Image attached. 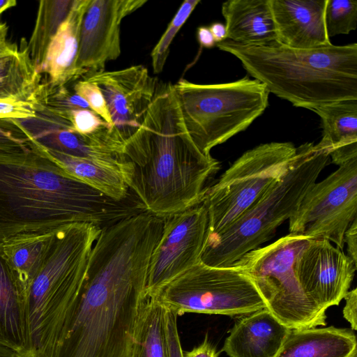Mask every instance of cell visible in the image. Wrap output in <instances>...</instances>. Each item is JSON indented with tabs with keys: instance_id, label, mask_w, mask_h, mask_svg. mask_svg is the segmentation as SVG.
Instances as JSON below:
<instances>
[{
	"instance_id": "1f68e13d",
	"label": "cell",
	"mask_w": 357,
	"mask_h": 357,
	"mask_svg": "<svg viewBox=\"0 0 357 357\" xmlns=\"http://www.w3.org/2000/svg\"><path fill=\"white\" fill-rule=\"evenodd\" d=\"M66 120L70 123L73 130L82 135H89L110 126L90 109L73 110L68 114Z\"/></svg>"
},
{
	"instance_id": "7c38bea8",
	"label": "cell",
	"mask_w": 357,
	"mask_h": 357,
	"mask_svg": "<svg viewBox=\"0 0 357 357\" xmlns=\"http://www.w3.org/2000/svg\"><path fill=\"white\" fill-rule=\"evenodd\" d=\"M208 233V213L202 202L163 218L162 234L149 264L145 292L159 294L201 261Z\"/></svg>"
},
{
	"instance_id": "e0dca14e",
	"label": "cell",
	"mask_w": 357,
	"mask_h": 357,
	"mask_svg": "<svg viewBox=\"0 0 357 357\" xmlns=\"http://www.w3.org/2000/svg\"><path fill=\"white\" fill-rule=\"evenodd\" d=\"M289 331L264 308L239 319L222 350L229 357H275Z\"/></svg>"
},
{
	"instance_id": "30bf717a",
	"label": "cell",
	"mask_w": 357,
	"mask_h": 357,
	"mask_svg": "<svg viewBox=\"0 0 357 357\" xmlns=\"http://www.w3.org/2000/svg\"><path fill=\"white\" fill-rule=\"evenodd\" d=\"M177 316L201 313L245 315L266 308L250 278L234 266L213 267L202 261L167 284L158 294Z\"/></svg>"
},
{
	"instance_id": "9c48e42d",
	"label": "cell",
	"mask_w": 357,
	"mask_h": 357,
	"mask_svg": "<svg viewBox=\"0 0 357 357\" xmlns=\"http://www.w3.org/2000/svg\"><path fill=\"white\" fill-rule=\"evenodd\" d=\"M296 148L291 142L259 144L245 152L208 187L203 199L208 213L207 238L236 222L280 177Z\"/></svg>"
},
{
	"instance_id": "7bdbcfd3",
	"label": "cell",
	"mask_w": 357,
	"mask_h": 357,
	"mask_svg": "<svg viewBox=\"0 0 357 357\" xmlns=\"http://www.w3.org/2000/svg\"><path fill=\"white\" fill-rule=\"evenodd\" d=\"M16 4L17 1L15 0H0V15Z\"/></svg>"
},
{
	"instance_id": "44dd1931",
	"label": "cell",
	"mask_w": 357,
	"mask_h": 357,
	"mask_svg": "<svg viewBox=\"0 0 357 357\" xmlns=\"http://www.w3.org/2000/svg\"><path fill=\"white\" fill-rule=\"evenodd\" d=\"M311 111L321 118L323 132L318 144L328 151L331 162L339 166L357 157V100L329 102Z\"/></svg>"
},
{
	"instance_id": "8992f818",
	"label": "cell",
	"mask_w": 357,
	"mask_h": 357,
	"mask_svg": "<svg viewBox=\"0 0 357 357\" xmlns=\"http://www.w3.org/2000/svg\"><path fill=\"white\" fill-rule=\"evenodd\" d=\"M328 151L306 142L296 148L287 170L233 224L206 238L201 261L228 267L272 238L296 211L303 197L330 163Z\"/></svg>"
},
{
	"instance_id": "f546056e",
	"label": "cell",
	"mask_w": 357,
	"mask_h": 357,
	"mask_svg": "<svg viewBox=\"0 0 357 357\" xmlns=\"http://www.w3.org/2000/svg\"><path fill=\"white\" fill-rule=\"evenodd\" d=\"M324 22L329 38L348 34L357 26V1L327 0Z\"/></svg>"
},
{
	"instance_id": "6da1fadb",
	"label": "cell",
	"mask_w": 357,
	"mask_h": 357,
	"mask_svg": "<svg viewBox=\"0 0 357 357\" xmlns=\"http://www.w3.org/2000/svg\"><path fill=\"white\" fill-rule=\"evenodd\" d=\"M163 220L148 212L101 228L54 357H130L149 264Z\"/></svg>"
},
{
	"instance_id": "603a6c76",
	"label": "cell",
	"mask_w": 357,
	"mask_h": 357,
	"mask_svg": "<svg viewBox=\"0 0 357 357\" xmlns=\"http://www.w3.org/2000/svg\"><path fill=\"white\" fill-rule=\"evenodd\" d=\"M166 306L158 294L144 291L130 357H169L165 332Z\"/></svg>"
},
{
	"instance_id": "d6a6232c",
	"label": "cell",
	"mask_w": 357,
	"mask_h": 357,
	"mask_svg": "<svg viewBox=\"0 0 357 357\" xmlns=\"http://www.w3.org/2000/svg\"><path fill=\"white\" fill-rule=\"evenodd\" d=\"M35 116L36 107L32 101L0 98V120L24 119Z\"/></svg>"
},
{
	"instance_id": "836d02e7",
	"label": "cell",
	"mask_w": 357,
	"mask_h": 357,
	"mask_svg": "<svg viewBox=\"0 0 357 357\" xmlns=\"http://www.w3.org/2000/svg\"><path fill=\"white\" fill-rule=\"evenodd\" d=\"M29 143L25 134L10 120H0V149L22 148Z\"/></svg>"
},
{
	"instance_id": "277c9868",
	"label": "cell",
	"mask_w": 357,
	"mask_h": 357,
	"mask_svg": "<svg viewBox=\"0 0 357 357\" xmlns=\"http://www.w3.org/2000/svg\"><path fill=\"white\" fill-rule=\"evenodd\" d=\"M236 57L269 93L293 105L312 109L329 102L357 100V44L301 50L278 41L243 45L216 43Z\"/></svg>"
},
{
	"instance_id": "74e56055",
	"label": "cell",
	"mask_w": 357,
	"mask_h": 357,
	"mask_svg": "<svg viewBox=\"0 0 357 357\" xmlns=\"http://www.w3.org/2000/svg\"><path fill=\"white\" fill-rule=\"evenodd\" d=\"M183 357H218L215 347L208 340L206 335L204 341L192 350L183 352Z\"/></svg>"
},
{
	"instance_id": "d6986e66",
	"label": "cell",
	"mask_w": 357,
	"mask_h": 357,
	"mask_svg": "<svg viewBox=\"0 0 357 357\" xmlns=\"http://www.w3.org/2000/svg\"><path fill=\"white\" fill-rule=\"evenodd\" d=\"M221 10L227 40L255 45L278 41L269 0H229Z\"/></svg>"
},
{
	"instance_id": "b9f144b4",
	"label": "cell",
	"mask_w": 357,
	"mask_h": 357,
	"mask_svg": "<svg viewBox=\"0 0 357 357\" xmlns=\"http://www.w3.org/2000/svg\"><path fill=\"white\" fill-rule=\"evenodd\" d=\"M0 357H20L15 350L0 344Z\"/></svg>"
},
{
	"instance_id": "f35d334b",
	"label": "cell",
	"mask_w": 357,
	"mask_h": 357,
	"mask_svg": "<svg viewBox=\"0 0 357 357\" xmlns=\"http://www.w3.org/2000/svg\"><path fill=\"white\" fill-rule=\"evenodd\" d=\"M197 36L202 47L211 48L216 45V42L208 26H202L198 27Z\"/></svg>"
},
{
	"instance_id": "5b68a950",
	"label": "cell",
	"mask_w": 357,
	"mask_h": 357,
	"mask_svg": "<svg viewBox=\"0 0 357 357\" xmlns=\"http://www.w3.org/2000/svg\"><path fill=\"white\" fill-rule=\"evenodd\" d=\"M101 228L77 222L56 230L25 290L26 343L20 357H54L77 303Z\"/></svg>"
},
{
	"instance_id": "ac0fdd59",
	"label": "cell",
	"mask_w": 357,
	"mask_h": 357,
	"mask_svg": "<svg viewBox=\"0 0 357 357\" xmlns=\"http://www.w3.org/2000/svg\"><path fill=\"white\" fill-rule=\"evenodd\" d=\"M90 0H74L70 10L60 25L46 52L40 74L50 86H67L82 77L77 63L80 29Z\"/></svg>"
},
{
	"instance_id": "ba28073f",
	"label": "cell",
	"mask_w": 357,
	"mask_h": 357,
	"mask_svg": "<svg viewBox=\"0 0 357 357\" xmlns=\"http://www.w3.org/2000/svg\"><path fill=\"white\" fill-rule=\"evenodd\" d=\"M310 239L289 234L264 247L243 255L234 266L253 282L267 309L289 329L324 326L326 311L304 294L295 262Z\"/></svg>"
},
{
	"instance_id": "e575fe53",
	"label": "cell",
	"mask_w": 357,
	"mask_h": 357,
	"mask_svg": "<svg viewBox=\"0 0 357 357\" xmlns=\"http://www.w3.org/2000/svg\"><path fill=\"white\" fill-rule=\"evenodd\" d=\"M177 314L166 307L165 322L169 357H183V349L177 327Z\"/></svg>"
},
{
	"instance_id": "f1b7e54d",
	"label": "cell",
	"mask_w": 357,
	"mask_h": 357,
	"mask_svg": "<svg viewBox=\"0 0 357 357\" xmlns=\"http://www.w3.org/2000/svg\"><path fill=\"white\" fill-rule=\"evenodd\" d=\"M199 3V0H185L181 5L151 53L154 73L158 74L162 71L174 37Z\"/></svg>"
},
{
	"instance_id": "ab89813d",
	"label": "cell",
	"mask_w": 357,
	"mask_h": 357,
	"mask_svg": "<svg viewBox=\"0 0 357 357\" xmlns=\"http://www.w3.org/2000/svg\"><path fill=\"white\" fill-rule=\"evenodd\" d=\"M216 43L227 40V29L225 24L221 22H214L208 27Z\"/></svg>"
},
{
	"instance_id": "cb8c5ba5",
	"label": "cell",
	"mask_w": 357,
	"mask_h": 357,
	"mask_svg": "<svg viewBox=\"0 0 357 357\" xmlns=\"http://www.w3.org/2000/svg\"><path fill=\"white\" fill-rule=\"evenodd\" d=\"M0 55V98L31 100L41 83L23 40Z\"/></svg>"
},
{
	"instance_id": "d4e9b609",
	"label": "cell",
	"mask_w": 357,
	"mask_h": 357,
	"mask_svg": "<svg viewBox=\"0 0 357 357\" xmlns=\"http://www.w3.org/2000/svg\"><path fill=\"white\" fill-rule=\"evenodd\" d=\"M43 151L73 178L116 202L129 199L130 190L118 172L86 159L51 150Z\"/></svg>"
},
{
	"instance_id": "ffe728a7",
	"label": "cell",
	"mask_w": 357,
	"mask_h": 357,
	"mask_svg": "<svg viewBox=\"0 0 357 357\" xmlns=\"http://www.w3.org/2000/svg\"><path fill=\"white\" fill-rule=\"evenodd\" d=\"M357 341L353 331L314 327L290 329L275 357H355Z\"/></svg>"
},
{
	"instance_id": "3957f363",
	"label": "cell",
	"mask_w": 357,
	"mask_h": 357,
	"mask_svg": "<svg viewBox=\"0 0 357 357\" xmlns=\"http://www.w3.org/2000/svg\"><path fill=\"white\" fill-rule=\"evenodd\" d=\"M123 179L144 209L164 218L203 201L220 162L189 136L171 83L158 84L144 119L125 142Z\"/></svg>"
},
{
	"instance_id": "9a60e30c",
	"label": "cell",
	"mask_w": 357,
	"mask_h": 357,
	"mask_svg": "<svg viewBox=\"0 0 357 357\" xmlns=\"http://www.w3.org/2000/svg\"><path fill=\"white\" fill-rule=\"evenodd\" d=\"M82 78L99 87L114 127L126 139L141 125L158 84L142 65L113 71L101 70Z\"/></svg>"
},
{
	"instance_id": "8d00e7d4",
	"label": "cell",
	"mask_w": 357,
	"mask_h": 357,
	"mask_svg": "<svg viewBox=\"0 0 357 357\" xmlns=\"http://www.w3.org/2000/svg\"><path fill=\"white\" fill-rule=\"evenodd\" d=\"M347 247V255L357 266V218L347 228L344 236Z\"/></svg>"
},
{
	"instance_id": "d590c367",
	"label": "cell",
	"mask_w": 357,
	"mask_h": 357,
	"mask_svg": "<svg viewBox=\"0 0 357 357\" xmlns=\"http://www.w3.org/2000/svg\"><path fill=\"white\" fill-rule=\"evenodd\" d=\"M345 305L343 308L344 318L350 324L351 329H357V289L349 291L345 297Z\"/></svg>"
},
{
	"instance_id": "484cf974",
	"label": "cell",
	"mask_w": 357,
	"mask_h": 357,
	"mask_svg": "<svg viewBox=\"0 0 357 357\" xmlns=\"http://www.w3.org/2000/svg\"><path fill=\"white\" fill-rule=\"evenodd\" d=\"M74 0H43L39 2L33 30L26 50L31 61L40 74L47 48L65 20Z\"/></svg>"
},
{
	"instance_id": "8fae6325",
	"label": "cell",
	"mask_w": 357,
	"mask_h": 357,
	"mask_svg": "<svg viewBox=\"0 0 357 357\" xmlns=\"http://www.w3.org/2000/svg\"><path fill=\"white\" fill-rule=\"evenodd\" d=\"M357 218V157L315 182L289 219V234L324 238L342 250L345 231Z\"/></svg>"
},
{
	"instance_id": "ee69618b",
	"label": "cell",
	"mask_w": 357,
	"mask_h": 357,
	"mask_svg": "<svg viewBox=\"0 0 357 357\" xmlns=\"http://www.w3.org/2000/svg\"><path fill=\"white\" fill-rule=\"evenodd\" d=\"M355 357H357V356H356Z\"/></svg>"
},
{
	"instance_id": "7402d4cb",
	"label": "cell",
	"mask_w": 357,
	"mask_h": 357,
	"mask_svg": "<svg viewBox=\"0 0 357 357\" xmlns=\"http://www.w3.org/2000/svg\"><path fill=\"white\" fill-rule=\"evenodd\" d=\"M26 343L25 291L10 268L0 244V344L21 355Z\"/></svg>"
},
{
	"instance_id": "83f0119b",
	"label": "cell",
	"mask_w": 357,
	"mask_h": 357,
	"mask_svg": "<svg viewBox=\"0 0 357 357\" xmlns=\"http://www.w3.org/2000/svg\"><path fill=\"white\" fill-rule=\"evenodd\" d=\"M31 101L65 119L73 110L90 109L87 102L67 86H50L42 82Z\"/></svg>"
},
{
	"instance_id": "2e32d148",
	"label": "cell",
	"mask_w": 357,
	"mask_h": 357,
	"mask_svg": "<svg viewBox=\"0 0 357 357\" xmlns=\"http://www.w3.org/2000/svg\"><path fill=\"white\" fill-rule=\"evenodd\" d=\"M327 0H269L278 42L309 50L331 44L324 22Z\"/></svg>"
},
{
	"instance_id": "52a82bcc",
	"label": "cell",
	"mask_w": 357,
	"mask_h": 357,
	"mask_svg": "<svg viewBox=\"0 0 357 357\" xmlns=\"http://www.w3.org/2000/svg\"><path fill=\"white\" fill-rule=\"evenodd\" d=\"M185 129L206 155L211 149L245 130L263 114L269 91L248 76L222 84H201L180 79L173 84Z\"/></svg>"
},
{
	"instance_id": "4fadbf2b",
	"label": "cell",
	"mask_w": 357,
	"mask_h": 357,
	"mask_svg": "<svg viewBox=\"0 0 357 357\" xmlns=\"http://www.w3.org/2000/svg\"><path fill=\"white\" fill-rule=\"evenodd\" d=\"M357 266L326 239H310L295 262V271L307 298L326 311L345 297Z\"/></svg>"
},
{
	"instance_id": "60d3db41",
	"label": "cell",
	"mask_w": 357,
	"mask_h": 357,
	"mask_svg": "<svg viewBox=\"0 0 357 357\" xmlns=\"http://www.w3.org/2000/svg\"><path fill=\"white\" fill-rule=\"evenodd\" d=\"M8 26L6 23H0V55L6 52L12 44L7 40Z\"/></svg>"
},
{
	"instance_id": "7a4b0ae2",
	"label": "cell",
	"mask_w": 357,
	"mask_h": 357,
	"mask_svg": "<svg viewBox=\"0 0 357 357\" xmlns=\"http://www.w3.org/2000/svg\"><path fill=\"white\" fill-rule=\"evenodd\" d=\"M69 175L31 142L0 149V244L86 222L101 228L139 213Z\"/></svg>"
},
{
	"instance_id": "4316f807",
	"label": "cell",
	"mask_w": 357,
	"mask_h": 357,
	"mask_svg": "<svg viewBox=\"0 0 357 357\" xmlns=\"http://www.w3.org/2000/svg\"><path fill=\"white\" fill-rule=\"evenodd\" d=\"M54 232L3 245L8 264L24 291L42 265Z\"/></svg>"
},
{
	"instance_id": "4dcf8cb0",
	"label": "cell",
	"mask_w": 357,
	"mask_h": 357,
	"mask_svg": "<svg viewBox=\"0 0 357 357\" xmlns=\"http://www.w3.org/2000/svg\"><path fill=\"white\" fill-rule=\"evenodd\" d=\"M73 90L87 102L90 109L114 127L103 94L96 84L82 78L74 84Z\"/></svg>"
},
{
	"instance_id": "5bb4252c",
	"label": "cell",
	"mask_w": 357,
	"mask_h": 357,
	"mask_svg": "<svg viewBox=\"0 0 357 357\" xmlns=\"http://www.w3.org/2000/svg\"><path fill=\"white\" fill-rule=\"evenodd\" d=\"M146 0H90L84 14L77 67L82 77L104 70L121 54V24Z\"/></svg>"
}]
</instances>
